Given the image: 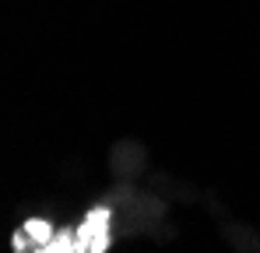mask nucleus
Masks as SVG:
<instances>
[{
  "label": "nucleus",
  "instance_id": "f257e3e1",
  "mask_svg": "<svg viewBox=\"0 0 260 253\" xmlns=\"http://www.w3.org/2000/svg\"><path fill=\"white\" fill-rule=\"evenodd\" d=\"M74 243H78V253L109 250V211L106 208L88 211V218L81 222V229H74Z\"/></svg>",
  "mask_w": 260,
  "mask_h": 253
}]
</instances>
